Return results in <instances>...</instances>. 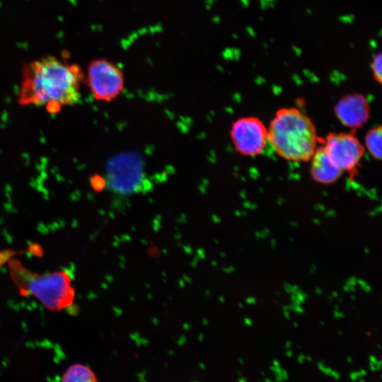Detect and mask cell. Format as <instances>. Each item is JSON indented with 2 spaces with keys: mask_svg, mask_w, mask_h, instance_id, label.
<instances>
[{
  "mask_svg": "<svg viewBox=\"0 0 382 382\" xmlns=\"http://www.w3.org/2000/svg\"><path fill=\"white\" fill-rule=\"evenodd\" d=\"M246 30H247L248 33H249V35L252 37H255L256 33H255V31L254 30V29L253 28L247 27Z\"/></svg>",
  "mask_w": 382,
  "mask_h": 382,
  "instance_id": "obj_15",
  "label": "cell"
},
{
  "mask_svg": "<svg viewBox=\"0 0 382 382\" xmlns=\"http://www.w3.org/2000/svg\"><path fill=\"white\" fill-rule=\"evenodd\" d=\"M91 183L93 189L97 190H101L105 186V179L100 175L93 176Z\"/></svg>",
  "mask_w": 382,
  "mask_h": 382,
  "instance_id": "obj_12",
  "label": "cell"
},
{
  "mask_svg": "<svg viewBox=\"0 0 382 382\" xmlns=\"http://www.w3.org/2000/svg\"><path fill=\"white\" fill-rule=\"evenodd\" d=\"M373 60L371 64V69L373 73L374 79L379 83H381L382 79V56L379 52L377 54L374 55Z\"/></svg>",
  "mask_w": 382,
  "mask_h": 382,
  "instance_id": "obj_11",
  "label": "cell"
},
{
  "mask_svg": "<svg viewBox=\"0 0 382 382\" xmlns=\"http://www.w3.org/2000/svg\"><path fill=\"white\" fill-rule=\"evenodd\" d=\"M14 280L21 289L30 293L50 310L59 311L70 306L74 292L71 279L64 272L33 274L19 263L11 265Z\"/></svg>",
  "mask_w": 382,
  "mask_h": 382,
  "instance_id": "obj_3",
  "label": "cell"
},
{
  "mask_svg": "<svg viewBox=\"0 0 382 382\" xmlns=\"http://www.w3.org/2000/svg\"><path fill=\"white\" fill-rule=\"evenodd\" d=\"M337 120L345 126L358 128L369 117L370 108L366 98L359 93L347 94L342 97L335 106Z\"/></svg>",
  "mask_w": 382,
  "mask_h": 382,
  "instance_id": "obj_7",
  "label": "cell"
},
{
  "mask_svg": "<svg viewBox=\"0 0 382 382\" xmlns=\"http://www.w3.org/2000/svg\"><path fill=\"white\" fill-rule=\"evenodd\" d=\"M378 35L379 37H381V30H379V33H378Z\"/></svg>",
  "mask_w": 382,
  "mask_h": 382,
  "instance_id": "obj_19",
  "label": "cell"
},
{
  "mask_svg": "<svg viewBox=\"0 0 382 382\" xmlns=\"http://www.w3.org/2000/svg\"><path fill=\"white\" fill-rule=\"evenodd\" d=\"M292 47L296 54H299L301 52V50L298 47L295 46V45H293Z\"/></svg>",
  "mask_w": 382,
  "mask_h": 382,
  "instance_id": "obj_17",
  "label": "cell"
},
{
  "mask_svg": "<svg viewBox=\"0 0 382 382\" xmlns=\"http://www.w3.org/2000/svg\"><path fill=\"white\" fill-rule=\"evenodd\" d=\"M332 161L344 172L354 175L364 154V146L351 133L330 132L323 145Z\"/></svg>",
  "mask_w": 382,
  "mask_h": 382,
  "instance_id": "obj_6",
  "label": "cell"
},
{
  "mask_svg": "<svg viewBox=\"0 0 382 382\" xmlns=\"http://www.w3.org/2000/svg\"><path fill=\"white\" fill-rule=\"evenodd\" d=\"M349 45H350L351 47H353V45H354L353 43H349Z\"/></svg>",
  "mask_w": 382,
  "mask_h": 382,
  "instance_id": "obj_20",
  "label": "cell"
},
{
  "mask_svg": "<svg viewBox=\"0 0 382 382\" xmlns=\"http://www.w3.org/2000/svg\"><path fill=\"white\" fill-rule=\"evenodd\" d=\"M267 139L282 158L307 161L317 149L319 138L311 119L296 108H279L267 129Z\"/></svg>",
  "mask_w": 382,
  "mask_h": 382,
  "instance_id": "obj_2",
  "label": "cell"
},
{
  "mask_svg": "<svg viewBox=\"0 0 382 382\" xmlns=\"http://www.w3.org/2000/svg\"><path fill=\"white\" fill-rule=\"evenodd\" d=\"M306 12L308 14L311 15V10L310 8H306Z\"/></svg>",
  "mask_w": 382,
  "mask_h": 382,
  "instance_id": "obj_18",
  "label": "cell"
},
{
  "mask_svg": "<svg viewBox=\"0 0 382 382\" xmlns=\"http://www.w3.org/2000/svg\"><path fill=\"white\" fill-rule=\"evenodd\" d=\"M81 69L55 56H46L27 64L23 69L18 93L22 105L46 106L50 112L73 105L81 99L84 79Z\"/></svg>",
  "mask_w": 382,
  "mask_h": 382,
  "instance_id": "obj_1",
  "label": "cell"
},
{
  "mask_svg": "<svg viewBox=\"0 0 382 382\" xmlns=\"http://www.w3.org/2000/svg\"><path fill=\"white\" fill-rule=\"evenodd\" d=\"M84 79L93 98L99 102L115 100L121 95L125 86L122 70L104 58L89 63Z\"/></svg>",
  "mask_w": 382,
  "mask_h": 382,
  "instance_id": "obj_4",
  "label": "cell"
},
{
  "mask_svg": "<svg viewBox=\"0 0 382 382\" xmlns=\"http://www.w3.org/2000/svg\"><path fill=\"white\" fill-rule=\"evenodd\" d=\"M369 45H370V47H371L373 50H375V49H376L377 47H378V43H377V42H376V40H371L369 41Z\"/></svg>",
  "mask_w": 382,
  "mask_h": 382,
  "instance_id": "obj_16",
  "label": "cell"
},
{
  "mask_svg": "<svg viewBox=\"0 0 382 382\" xmlns=\"http://www.w3.org/2000/svg\"><path fill=\"white\" fill-rule=\"evenodd\" d=\"M339 21L345 24H352L354 21V16L353 14H346L340 16L338 18Z\"/></svg>",
  "mask_w": 382,
  "mask_h": 382,
  "instance_id": "obj_13",
  "label": "cell"
},
{
  "mask_svg": "<svg viewBox=\"0 0 382 382\" xmlns=\"http://www.w3.org/2000/svg\"><path fill=\"white\" fill-rule=\"evenodd\" d=\"M311 160V175L318 183L332 184L336 182L343 173V171L329 157L323 146L317 147Z\"/></svg>",
  "mask_w": 382,
  "mask_h": 382,
  "instance_id": "obj_8",
  "label": "cell"
},
{
  "mask_svg": "<svg viewBox=\"0 0 382 382\" xmlns=\"http://www.w3.org/2000/svg\"><path fill=\"white\" fill-rule=\"evenodd\" d=\"M266 1H276V0H266Z\"/></svg>",
  "mask_w": 382,
  "mask_h": 382,
  "instance_id": "obj_21",
  "label": "cell"
},
{
  "mask_svg": "<svg viewBox=\"0 0 382 382\" xmlns=\"http://www.w3.org/2000/svg\"><path fill=\"white\" fill-rule=\"evenodd\" d=\"M260 4L262 9H266L267 8H274V6L273 1H268L266 0H260Z\"/></svg>",
  "mask_w": 382,
  "mask_h": 382,
  "instance_id": "obj_14",
  "label": "cell"
},
{
  "mask_svg": "<svg viewBox=\"0 0 382 382\" xmlns=\"http://www.w3.org/2000/svg\"><path fill=\"white\" fill-rule=\"evenodd\" d=\"M382 129L379 125L369 129L365 136V146L369 153L377 160L381 158Z\"/></svg>",
  "mask_w": 382,
  "mask_h": 382,
  "instance_id": "obj_10",
  "label": "cell"
},
{
  "mask_svg": "<svg viewBox=\"0 0 382 382\" xmlns=\"http://www.w3.org/2000/svg\"><path fill=\"white\" fill-rule=\"evenodd\" d=\"M60 382H98L96 374L86 365L74 364L62 376Z\"/></svg>",
  "mask_w": 382,
  "mask_h": 382,
  "instance_id": "obj_9",
  "label": "cell"
},
{
  "mask_svg": "<svg viewBox=\"0 0 382 382\" xmlns=\"http://www.w3.org/2000/svg\"><path fill=\"white\" fill-rule=\"evenodd\" d=\"M230 137L235 149L246 156L260 154L267 142V128L256 117L237 119L231 125Z\"/></svg>",
  "mask_w": 382,
  "mask_h": 382,
  "instance_id": "obj_5",
  "label": "cell"
}]
</instances>
